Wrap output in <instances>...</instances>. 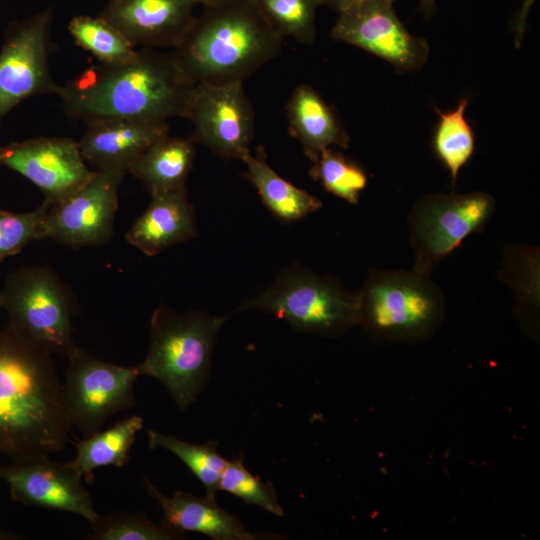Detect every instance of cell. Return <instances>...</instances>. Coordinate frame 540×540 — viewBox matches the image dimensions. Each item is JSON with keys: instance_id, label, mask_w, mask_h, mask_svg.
I'll return each mask as SVG.
<instances>
[{"instance_id": "6da1fadb", "label": "cell", "mask_w": 540, "mask_h": 540, "mask_svg": "<svg viewBox=\"0 0 540 540\" xmlns=\"http://www.w3.org/2000/svg\"><path fill=\"white\" fill-rule=\"evenodd\" d=\"M196 84L172 51L141 48L129 62L93 65L60 85L66 114L86 124L107 119L187 118Z\"/></svg>"}, {"instance_id": "7a4b0ae2", "label": "cell", "mask_w": 540, "mask_h": 540, "mask_svg": "<svg viewBox=\"0 0 540 540\" xmlns=\"http://www.w3.org/2000/svg\"><path fill=\"white\" fill-rule=\"evenodd\" d=\"M71 429L52 354L0 329V453L16 460L59 452Z\"/></svg>"}, {"instance_id": "3957f363", "label": "cell", "mask_w": 540, "mask_h": 540, "mask_svg": "<svg viewBox=\"0 0 540 540\" xmlns=\"http://www.w3.org/2000/svg\"><path fill=\"white\" fill-rule=\"evenodd\" d=\"M172 53L195 84L244 83L276 58L284 38L253 0L202 5Z\"/></svg>"}, {"instance_id": "277c9868", "label": "cell", "mask_w": 540, "mask_h": 540, "mask_svg": "<svg viewBox=\"0 0 540 540\" xmlns=\"http://www.w3.org/2000/svg\"><path fill=\"white\" fill-rule=\"evenodd\" d=\"M226 319L160 305L151 315L149 349L137 365L140 376L158 380L176 406L186 410L207 386L213 350Z\"/></svg>"}, {"instance_id": "5b68a950", "label": "cell", "mask_w": 540, "mask_h": 540, "mask_svg": "<svg viewBox=\"0 0 540 540\" xmlns=\"http://www.w3.org/2000/svg\"><path fill=\"white\" fill-rule=\"evenodd\" d=\"M238 310L271 314L295 331L331 336L358 323V292L334 277L293 264Z\"/></svg>"}, {"instance_id": "8992f818", "label": "cell", "mask_w": 540, "mask_h": 540, "mask_svg": "<svg viewBox=\"0 0 540 540\" xmlns=\"http://www.w3.org/2000/svg\"><path fill=\"white\" fill-rule=\"evenodd\" d=\"M7 326L50 354L68 356L76 347L73 318L77 303L69 287L48 265L10 272L0 291Z\"/></svg>"}, {"instance_id": "52a82bcc", "label": "cell", "mask_w": 540, "mask_h": 540, "mask_svg": "<svg viewBox=\"0 0 540 540\" xmlns=\"http://www.w3.org/2000/svg\"><path fill=\"white\" fill-rule=\"evenodd\" d=\"M357 292L358 323L385 336H423L444 310L443 294L431 275L414 269L370 270Z\"/></svg>"}, {"instance_id": "ba28073f", "label": "cell", "mask_w": 540, "mask_h": 540, "mask_svg": "<svg viewBox=\"0 0 540 540\" xmlns=\"http://www.w3.org/2000/svg\"><path fill=\"white\" fill-rule=\"evenodd\" d=\"M496 210L492 195L435 193L419 199L408 214L412 269L431 275L433 268L471 234L481 232Z\"/></svg>"}, {"instance_id": "9c48e42d", "label": "cell", "mask_w": 540, "mask_h": 540, "mask_svg": "<svg viewBox=\"0 0 540 540\" xmlns=\"http://www.w3.org/2000/svg\"><path fill=\"white\" fill-rule=\"evenodd\" d=\"M63 394L72 423L89 437L119 411L136 405V366H121L98 359L77 347L67 356Z\"/></svg>"}, {"instance_id": "30bf717a", "label": "cell", "mask_w": 540, "mask_h": 540, "mask_svg": "<svg viewBox=\"0 0 540 540\" xmlns=\"http://www.w3.org/2000/svg\"><path fill=\"white\" fill-rule=\"evenodd\" d=\"M127 173L125 168L95 170L75 192L60 201H48L42 239L71 248L109 242L114 232L119 187Z\"/></svg>"}, {"instance_id": "8fae6325", "label": "cell", "mask_w": 540, "mask_h": 540, "mask_svg": "<svg viewBox=\"0 0 540 540\" xmlns=\"http://www.w3.org/2000/svg\"><path fill=\"white\" fill-rule=\"evenodd\" d=\"M52 18L48 8L8 28L0 50V120L29 97L57 94L48 65Z\"/></svg>"}, {"instance_id": "7c38bea8", "label": "cell", "mask_w": 540, "mask_h": 540, "mask_svg": "<svg viewBox=\"0 0 540 540\" xmlns=\"http://www.w3.org/2000/svg\"><path fill=\"white\" fill-rule=\"evenodd\" d=\"M330 35L384 59L399 73L419 70L429 55L427 41L406 29L390 0H364L341 11Z\"/></svg>"}, {"instance_id": "4fadbf2b", "label": "cell", "mask_w": 540, "mask_h": 540, "mask_svg": "<svg viewBox=\"0 0 540 540\" xmlns=\"http://www.w3.org/2000/svg\"><path fill=\"white\" fill-rule=\"evenodd\" d=\"M193 143L226 159L243 160L255 137V112L244 83L196 84L187 116Z\"/></svg>"}, {"instance_id": "5bb4252c", "label": "cell", "mask_w": 540, "mask_h": 540, "mask_svg": "<svg viewBox=\"0 0 540 540\" xmlns=\"http://www.w3.org/2000/svg\"><path fill=\"white\" fill-rule=\"evenodd\" d=\"M82 475L69 463L40 454L0 465V480L9 486L13 500L24 505L70 512L91 522L98 513Z\"/></svg>"}, {"instance_id": "9a60e30c", "label": "cell", "mask_w": 540, "mask_h": 540, "mask_svg": "<svg viewBox=\"0 0 540 540\" xmlns=\"http://www.w3.org/2000/svg\"><path fill=\"white\" fill-rule=\"evenodd\" d=\"M0 165L24 176L50 203L83 186L94 174L70 138L37 137L0 146Z\"/></svg>"}, {"instance_id": "2e32d148", "label": "cell", "mask_w": 540, "mask_h": 540, "mask_svg": "<svg viewBox=\"0 0 540 540\" xmlns=\"http://www.w3.org/2000/svg\"><path fill=\"white\" fill-rule=\"evenodd\" d=\"M196 0H109L103 18L136 48L174 49L195 18Z\"/></svg>"}, {"instance_id": "e0dca14e", "label": "cell", "mask_w": 540, "mask_h": 540, "mask_svg": "<svg viewBox=\"0 0 540 540\" xmlns=\"http://www.w3.org/2000/svg\"><path fill=\"white\" fill-rule=\"evenodd\" d=\"M168 133L167 122L107 119L87 123L78 141L85 162L95 170L125 168L157 139Z\"/></svg>"}, {"instance_id": "ac0fdd59", "label": "cell", "mask_w": 540, "mask_h": 540, "mask_svg": "<svg viewBox=\"0 0 540 540\" xmlns=\"http://www.w3.org/2000/svg\"><path fill=\"white\" fill-rule=\"evenodd\" d=\"M194 208L186 186L151 195L145 211L125 234L126 241L147 256L197 236Z\"/></svg>"}, {"instance_id": "d6986e66", "label": "cell", "mask_w": 540, "mask_h": 540, "mask_svg": "<svg viewBox=\"0 0 540 540\" xmlns=\"http://www.w3.org/2000/svg\"><path fill=\"white\" fill-rule=\"evenodd\" d=\"M147 493L160 505L169 525L183 531L199 532L214 540H256L262 535L251 533L234 514L226 511L216 497H198L176 491L168 496L149 480L144 481Z\"/></svg>"}, {"instance_id": "ffe728a7", "label": "cell", "mask_w": 540, "mask_h": 540, "mask_svg": "<svg viewBox=\"0 0 540 540\" xmlns=\"http://www.w3.org/2000/svg\"><path fill=\"white\" fill-rule=\"evenodd\" d=\"M285 109L289 133L300 143L304 154L312 162L329 147L348 148L350 137L341 120L310 85H298Z\"/></svg>"}, {"instance_id": "44dd1931", "label": "cell", "mask_w": 540, "mask_h": 540, "mask_svg": "<svg viewBox=\"0 0 540 540\" xmlns=\"http://www.w3.org/2000/svg\"><path fill=\"white\" fill-rule=\"evenodd\" d=\"M195 143L190 138L172 137L169 133L150 145L129 168L150 195L186 186L195 159Z\"/></svg>"}, {"instance_id": "7402d4cb", "label": "cell", "mask_w": 540, "mask_h": 540, "mask_svg": "<svg viewBox=\"0 0 540 540\" xmlns=\"http://www.w3.org/2000/svg\"><path fill=\"white\" fill-rule=\"evenodd\" d=\"M242 162L246 165V179L255 187L266 208L279 220H301L322 207L319 198L293 185L272 169L263 147H259L255 154H248Z\"/></svg>"}, {"instance_id": "603a6c76", "label": "cell", "mask_w": 540, "mask_h": 540, "mask_svg": "<svg viewBox=\"0 0 540 540\" xmlns=\"http://www.w3.org/2000/svg\"><path fill=\"white\" fill-rule=\"evenodd\" d=\"M143 426V418L133 415L104 431H97L75 443L76 454L69 463L88 483H92L95 469L122 467L129 461L136 435Z\"/></svg>"}, {"instance_id": "cb8c5ba5", "label": "cell", "mask_w": 540, "mask_h": 540, "mask_svg": "<svg viewBox=\"0 0 540 540\" xmlns=\"http://www.w3.org/2000/svg\"><path fill=\"white\" fill-rule=\"evenodd\" d=\"M468 98H462L457 106L443 112L435 109L438 123L435 127L432 148L450 174L455 185L460 169L465 166L474 154L475 137L465 117Z\"/></svg>"}, {"instance_id": "d4e9b609", "label": "cell", "mask_w": 540, "mask_h": 540, "mask_svg": "<svg viewBox=\"0 0 540 540\" xmlns=\"http://www.w3.org/2000/svg\"><path fill=\"white\" fill-rule=\"evenodd\" d=\"M147 437L151 449L161 448L174 454L200 480L206 495L215 497L228 462L219 454L216 441L193 444L155 430H148Z\"/></svg>"}, {"instance_id": "484cf974", "label": "cell", "mask_w": 540, "mask_h": 540, "mask_svg": "<svg viewBox=\"0 0 540 540\" xmlns=\"http://www.w3.org/2000/svg\"><path fill=\"white\" fill-rule=\"evenodd\" d=\"M68 31L75 43L101 64L129 62L138 51L118 29L99 16H75L68 24Z\"/></svg>"}, {"instance_id": "4316f807", "label": "cell", "mask_w": 540, "mask_h": 540, "mask_svg": "<svg viewBox=\"0 0 540 540\" xmlns=\"http://www.w3.org/2000/svg\"><path fill=\"white\" fill-rule=\"evenodd\" d=\"M89 524L93 540H179L185 535L163 520L156 523L144 513L128 511L98 514Z\"/></svg>"}, {"instance_id": "83f0119b", "label": "cell", "mask_w": 540, "mask_h": 540, "mask_svg": "<svg viewBox=\"0 0 540 540\" xmlns=\"http://www.w3.org/2000/svg\"><path fill=\"white\" fill-rule=\"evenodd\" d=\"M309 175L319 182L325 191L350 204L359 202L368 178L364 169L340 151L329 147L321 152Z\"/></svg>"}, {"instance_id": "f1b7e54d", "label": "cell", "mask_w": 540, "mask_h": 540, "mask_svg": "<svg viewBox=\"0 0 540 540\" xmlns=\"http://www.w3.org/2000/svg\"><path fill=\"white\" fill-rule=\"evenodd\" d=\"M270 25L283 37L311 44L316 36V14L323 0H253Z\"/></svg>"}, {"instance_id": "f546056e", "label": "cell", "mask_w": 540, "mask_h": 540, "mask_svg": "<svg viewBox=\"0 0 540 540\" xmlns=\"http://www.w3.org/2000/svg\"><path fill=\"white\" fill-rule=\"evenodd\" d=\"M233 494L249 504H254L276 516H284L273 484L253 475L244 465L242 458L228 461L220 478L219 488Z\"/></svg>"}, {"instance_id": "4dcf8cb0", "label": "cell", "mask_w": 540, "mask_h": 540, "mask_svg": "<svg viewBox=\"0 0 540 540\" xmlns=\"http://www.w3.org/2000/svg\"><path fill=\"white\" fill-rule=\"evenodd\" d=\"M48 201L30 212L0 211V261L42 239V222Z\"/></svg>"}, {"instance_id": "1f68e13d", "label": "cell", "mask_w": 540, "mask_h": 540, "mask_svg": "<svg viewBox=\"0 0 540 540\" xmlns=\"http://www.w3.org/2000/svg\"><path fill=\"white\" fill-rule=\"evenodd\" d=\"M537 0H523L520 10L513 20V32H514V42L516 47H519L522 43L524 34L526 32L527 20L530 9L532 5Z\"/></svg>"}, {"instance_id": "d6a6232c", "label": "cell", "mask_w": 540, "mask_h": 540, "mask_svg": "<svg viewBox=\"0 0 540 540\" xmlns=\"http://www.w3.org/2000/svg\"><path fill=\"white\" fill-rule=\"evenodd\" d=\"M364 0H323L324 5L329 6L337 13H340L341 11L358 4ZM394 1V0H390Z\"/></svg>"}, {"instance_id": "836d02e7", "label": "cell", "mask_w": 540, "mask_h": 540, "mask_svg": "<svg viewBox=\"0 0 540 540\" xmlns=\"http://www.w3.org/2000/svg\"><path fill=\"white\" fill-rule=\"evenodd\" d=\"M420 9L422 10L424 16L428 19L430 18L435 11V2L436 0H419Z\"/></svg>"}, {"instance_id": "e575fe53", "label": "cell", "mask_w": 540, "mask_h": 540, "mask_svg": "<svg viewBox=\"0 0 540 540\" xmlns=\"http://www.w3.org/2000/svg\"><path fill=\"white\" fill-rule=\"evenodd\" d=\"M19 537L9 531L0 529V539H18Z\"/></svg>"}, {"instance_id": "d590c367", "label": "cell", "mask_w": 540, "mask_h": 540, "mask_svg": "<svg viewBox=\"0 0 540 540\" xmlns=\"http://www.w3.org/2000/svg\"><path fill=\"white\" fill-rule=\"evenodd\" d=\"M197 3L199 5H205V4H209V3H213V2H217V1H221V0H196Z\"/></svg>"}, {"instance_id": "8d00e7d4", "label": "cell", "mask_w": 540, "mask_h": 540, "mask_svg": "<svg viewBox=\"0 0 540 540\" xmlns=\"http://www.w3.org/2000/svg\"><path fill=\"white\" fill-rule=\"evenodd\" d=\"M2 310V300H1V295H0V311Z\"/></svg>"}]
</instances>
